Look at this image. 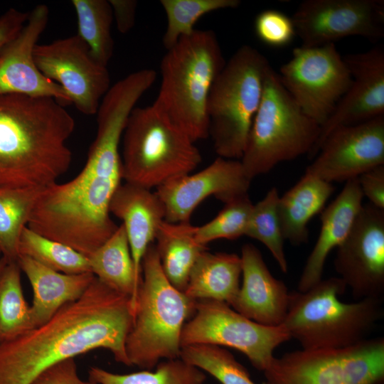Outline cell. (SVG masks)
<instances>
[{
  "label": "cell",
  "instance_id": "cell-1",
  "mask_svg": "<svg viewBox=\"0 0 384 384\" xmlns=\"http://www.w3.org/2000/svg\"><path fill=\"white\" fill-rule=\"evenodd\" d=\"M134 108L127 97L109 94L97 112V134L81 171L72 180L46 187L27 227L87 257L117 229L110 204L122 179L119 146Z\"/></svg>",
  "mask_w": 384,
  "mask_h": 384
},
{
  "label": "cell",
  "instance_id": "cell-2",
  "mask_svg": "<svg viewBox=\"0 0 384 384\" xmlns=\"http://www.w3.org/2000/svg\"><path fill=\"white\" fill-rule=\"evenodd\" d=\"M133 319L131 298L95 277L48 321L0 343V384H33L50 367L97 348L130 366L125 344Z\"/></svg>",
  "mask_w": 384,
  "mask_h": 384
},
{
  "label": "cell",
  "instance_id": "cell-3",
  "mask_svg": "<svg viewBox=\"0 0 384 384\" xmlns=\"http://www.w3.org/2000/svg\"><path fill=\"white\" fill-rule=\"evenodd\" d=\"M75 121L51 97L0 95V189L46 188L69 169Z\"/></svg>",
  "mask_w": 384,
  "mask_h": 384
},
{
  "label": "cell",
  "instance_id": "cell-4",
  "mask_svg": "<svg viewBox=\"0 0 384 384\" xmlns=\"http://www.w3.org/2000/svg\"><path fill=\"white\" fill-rule=\"evenodd\" d=\"M225 64L216 34L209 29L181 37L161 60L160 89L151 105L193 142L209 136L208 97Z\"/></svg>",
  "mask_w": 384,
  "mask_h": 384
},
{
  "label": "cell",
  "instance_id": "cell-5",
  "mask_svg": "<svg viewBox=\"0 0 384 384\" xmlns=\"http://www.w3.org/2000/svg\"><path fill=\"white\" fill-rule=\"evenodd\" d=\"M346 285L340 277L321 279L306 292H289L282 324L302 350L339 349L366 339L383 315L382 299L344 303Z\"/></svg>",
  "mask_w": 384,
  "mask_h": 384
},
{
  "label": "cell",
  "instance_id": "cell-6",
  "mask_svg": "<svg viewBox=\"0 0 384 384\" xmlns=\"http://www.w3.org/2000/svg\"><path fill=\"white\" fill-rule=\"evenodd\" d=\"M196 304L170 283L155 245H150L142 259V282L126 339L130 365L151 370L163 358H179L181 331Z\"/></svg>",
  "mask_w": 384,
  "mask_h": 384
},
{
  "label": "cell",
  "instance_id": "cell-7",
  "mask_svg": "<svg viewBox=\"0 0 384 384\" xmlns=\"http://www.w3.org/2000/svg\"><path fill=\"white\" fill-rule=\"evenodd\" d=\"M271 67L256 48L240 47L214 80L207 100L209 136L219 157L240 159Z\"/></svg>",
  "mask_w": 384,
  "mask_h": 384
},
{
  "label": "cell",
  "instance_id": "cell-8",
  "mask_svg": "<svg viewBox=\"0 0 384 384\" xmlns=\"http://www.w3.org/2000/svg\"><path fill=\"white\" fill-rule=\"evenodd\" d=\"M320 133L321 126L302 111L270 67L240 160L246 175L252 180L279 163L309 154Z\"/></svg>",
  "mask_w": 384,
  "mask_h": 384
},
{
  "label": "cell",
  "instance_id": "cell-9",
  "mask_svg": "<svg viewBox=\"0 0 384 384\" xmlns=\"http://www.w3.org/2000/svg\"><path fill=\"white\" fill-rule=\"evenodd\" d=\"M122 139V179L146 188L188 174L201 161L191 138L152 105L132 110Z\"/></svg>",
  "mask_w": 384,
  "mask_h": 384
},
{
  "label": "cell",
  "instance_id": "cell-10",
  "mask_svg": "<svg viewBox=\"0 0 384 384\" xmlns=\"http://www.w3.org/2000/svg\"><path fill=\"white\" fill-rule=\"evenodd\" d=\"M265 384H384V338L339 349L297 350L274 357Z\"/></svg>",
  "mask_w": 384,
  "mask_h": 384
},
{
  "label": "cell",
  "instance_id": "cell-11",
  "mask_svg": "<svg viewBox=\"0 0 384 384\" xmlns=\"http://www.w3.org/2000/svg\"><path fill=\"white\" fill-rule=\"evenodd\" d=\"M290 338L282 325H262L225 302L202 299L196 301L192 318L183 327L181 346L203 344L235 348L264 372L274 358V350Z\"/></svg>",
  "mask_w": 384,
  "mask_h": 384
},
{
  "label": "cell",
  "instance_id": "cell-12",
  "mask_svg": "<svg viewBox=\"0 0 384 384\" xmlns=\"http://www.w3.org/2000/svg\"><path fill=\"white\" fill-rule=\"evenodd\" d=\"M278 74L302 111L321 127L351 85L352 78L335 43L294 48Z\"/></svg>",
  "mask_w": 384,
  "mask_h": 384
},
{
  "label": "cell",
  "instance_id": "cell-13",
  "mask_svg": "<svg viewBox=\"0 0 384 384\" xmlns=\"http://www.w3.org/2000/svg\"><path fill=\"white\" fill-rule=\"evenodd\" d=\"M33 57L41 73L63 89L80 112L97 114L111 87L110 77L107 66L92 56L77 34L48 43H38Z\"/></svg>",
  "mask_w": 384,
  "mask_h": 384
},
{
  "label": "cell",
  "instance_id": "cell-14",
  "mask_svg": "<svg viewBox=\"0 0 384 384\" xmlns=\"http://www.w3.org/2000/svg\"><path fill=\"white\" fill-rule=\"evenodd\" d=\"M292 18L304 47L352 36L373 42L384 37L383 0H305Z\"/></svg>",
  "mask_w": 384,
  "mask_h": 384
},
{
  "label": "cell",
  "instance_id": "cell-15",
  "mask_svg": "<svg viewBox=\"0 0 384 384\" xmlns=\"http://www.w3.org/2000/svg\"><path fill=\"white\" fill-rule=\"evenodd\" d=\"M334 266L357 300L384 294V210L363 205L346 239L337 247Z\"/></svg>",
  "mask_w": 384,
  "mask_h": 384
},
{
  "label": "cell",
  "instance_id": "cell-16",
  "mask_svg": "<svg viewBox=\"0 0 384 384\" xmlns=\"http://www.w3.org/2000/svg\"><path fill=\"white\" fill-rule=\"evenodd\" d=\"M384 165V115L331 131L305 172L331 183Z\"/></svg>",
  "mask_w": 384,
  "mask_h": 384
},
{
  "label": "cell",
  "instance_id": "cell-17",
  "mask_svg": "<svg viewBox=\"0 0 384 384\" xmlns=\"http://www.w3.org/2000/svg\"><path fill=\"white\" fill-rule=\"evenodd\" d=\"M251 179L240 160L222 157L194 174L173 178L156 188V194L165 209L164 220L189 223L196 208L206 198L214 196L226 203L247 194Z\"/></svg>",
  "mask_w": 384,
  "mask_h": 384
},
{
  "label": "cell",
  "instance_id": "cell-18",
  "mask_svg": "<svg viewBox=\"0 0 384 384\" xmlns=\"http://www.w3.org/2000/svg\"><path fill=\"white\" fill-rule=\"evenodd\" d=\"M352 81L332 114L321 127L318 140L309 153L314 159L328 134L341 126L360 124L384 115V47L343 56Z\"/></svg>",
  "mask_w": 384,
  "mask_h": 384
},
{
  "label": "cell",
  "instance_id": "cell-19",
  "mask_svg": "<svg viewBox=\"0 0 384 384\" xmlns=\"http://www.w3.org/2000/svg\"><path fill=\"white\" fill-rule=\"evenodd\" d=\"M48 18V7L36 6L24 26L0 54V95L51 97L65 107L71 105L63 89L44 76L34 60V48Z\"/></svg>",
  "mask_w": 384,
  "mask_h": 384
},
{
  "label": "cell",
  "instance_id": "cell-20",
  "mask_svg": "<svg viewBox=\"0 0 384 384\" xmlns=\"http://www.w3.org/2000/svg\"><path fill=\"white\" fill-rule=\"evenodd\" d=\"M242 283L230 305L245 317L262 325L281 326L287 315L289 292L273 277L260 250L252 244L241 249Z\"/></svg>",
  "mask_w": 384,
  "mask_h": 384
},
{
  "label": "cell",
  "instance_id": "cell-21",
  "mask_svg": "<svg viewBox=\"0 0 384 384\" xmlns=\"http://www.w3.org/2000/svg\"><path fill=\"white\" fill-rule=\"evenodd\" d=\"M110 213L122 220L137 277L142 282V262L164 220L165 209L151 189L125 182L114 193Z\"/></svg>",
  "mask_w": 384,
  "mask_h": 384
},
{
  "label": "cell",
  "instance_id": "cell-22",
  "mask_svg": "<svg viewBox=\"0 0 384 384\" xmlns=\"http://www.w3.org/2000/svg\"><path fill=\"white\" fill-rule=\"evenodd\" d=\"M363 195L358 178L346 181L337 197L322 211L317 240L300 276L297 291L304 292L322 279L329 254L346 239L363 206Z\"/></svg>",
  "mask_w": 384,
  "mask_h": 384
},
{
  "label": "cell",
  "instance_id": "cell-23",
  "mask_svg": "<svg viewBox=\"0 0 384 384\" xmlns=\"http://www.w3.org/2000/svg\"><path fill=\"white\" fill-rule=\"evenodd\" d=\"M17 262L33 289V328L46 323L63 306L80 298L95 278L92 272L61 273L24 255H19Z\"/></svg>",
  "mask_w": 384,
  "mask_h": 384
},
{
  "label": "cell",
  "instance_id": "cell-24",
  "mask_svg": "<svg viewBox=\"0 0 384 384\" xmlns=\"http://www.w3.org/2000/svg\"><path fill=\"white\" fill-rule=\"evenodd\" d=\"M334 190L332 184L305 172L282 196L277 213L284 240L293 245L308 242L309 220L320 213Z\"/></svg>",
  "mask_w": 384,
  "mask_h": 384
},
{
  "label": "cell",
  "instance_id": "cell-25",
  "mask_svg": "<svg viewBox=\"0 0 384 384\" xmlns=\"http://www.w3.org/2000/svg\"><path fill=\"white\" fill-rule=\"evenodd\" d=\"M240 256L203 251L194 263L183 293L193 300L210 299L232 304L240 289Z\"/></svg>",
  "mask_w": 384,
  "mask_h": 384
},
{
  "label": "cell",
  "instance_id": "cell-26",
  "mask_svg": "<svg viewBox=\"0 0 384 384\" xmlns=\"http://www.w3.org/2000/svg\"><path fill=\"white\" fill-rule=\"evenodd\" d=\"M91 272L114 291L129 297L134 312L141 281L137 277L123 225L89 257Z\"/></svg>",
  "mask_w": 384,
  "mask_h": 384
},
{
  "label": "cell",
  "instance_id": "cell-27",
  "mask_svg": "<svg viewBox=\"0 0 384 384\" xmlns=\"http://www.w3.org/2000/svg\"><path fill=\"white\" fill-rule=\"evenodd\" d=\"M195 227L189 223H172L164 220L155 240L162 270L170 283L184 292L191 270L198 256L207 250L198 242Z\"/></svg>",
  "mask_w": 384,
  "mask_h": 384
},
{
  "label": "cell",
  "instance_id": "cell-28",
  "mask_svg": "<svg viewBox=\"0 0 384 384\" xmlns=\"http://www.w3.org/2000/svg\"><path fill=\"white\" fill-rule=\"evenodd\" d=\"M45 188L0 189V251L7 262L18 257V242Z\"/></svg>",
  "mask_w": 384,
  "mask_h": 384
},
{
  "label": "cell",
  "instance_id": "cell-29",
  "mask_svg": "<svg viewBox=\"0 0 384 384\" xmlns=\"http://www.w3.org/2000/svg\"><path fill=\"white\" fill-rule=\"evenodd\" d=\"M77 16V35L88 47L92 56L107 66L114 50L111 33L113 11L107 0H72Z\"/></svg>",
  "mask_w": 384,
  "mask_h": 384
},
{
  "label": "cell",
  "instance_id": "cell-30",
  "mask_svg": "<svg viewBox=\"0 0 384 384\" xmlns=\"http://www.w3.org/2000/svg\"><path fill=\"white\" fill-rule=\"evenodd\" d=\"M17 261L7 262L0 272V343L33 329L31 306L24 298Z\"/></svg>",
  "mask_w": 384,
  "mask_h": 384
},
{
  "label": "cell",
  "instance_id": "cell-31",
  "mask_svg": "<svg viewBox=\"0 0 384 384\" xmlns=\"http://www.w3.org/2000/svg\"><path fill=\"white\" fill-rule=\"evenodd\" d=\"M156 367L154 370L118 374L92 366L88 374L97 384H203L206 378L203 370L180 358L165 360Z\"/></svg>",
  "mask_w": 384,
  "mask_h": 384
},
{
  "label": "cell",
  "instance_id": "cell-32",
  "mask_svg": "<svg viewBox=\"0 0 384 384\" xmlns=\"http://www.w3.org/2000/svg\"><path fill=\"white\" fill-rule=\"evenodd\" d=\"M24 255L55 271L69 274L91 272L87 256L60 242L46 238L27 226L18 242V256Z\"/></svg>",
  "mask_w": 384,
  "mask_h": 384
},
{
  "label": "cell",
  "instance_id": "cell-33",
  "mask_svg": "<svg viewBox=\"0 0 384 384\" xmlns=\"http://www.w3.org/2000/svg\"><path fill=\"white\" fill-rule=\"evenodd\" d=\"M165 11L167 25L162 43L168 50L181 37L191 35L196 23L208 13L235 9L240 6L239 0H161Z\"/></svg>",
  "mask_w": 384,
  "mask_h": 384
},
{
  "label": "cell",
  "instance_id": "cell-34",
  "mask_svg": "<svg viewBox=\"0 0 384 384\" xmlns=\"http://www.w3.org/2000/svg\"><path fill=\"white\" fill-rule=\"evenodd\" d=\"M279 198L277 189L272 188L265 196L253 204L245 235L262 242L270 250L282 272L288 265L284 250V238L277 213Z\"/></svg>",
  "mask_w": 384,
  "mask_h": 384
},
{
  "label": "cell",
  "instance_id": "cell-35",
  "mask_svg": "<svg viewBox=\"0 0 384 384\" xmlns=\"http://www.w3.org/2000/svg\"><path fill=\"white\" fill-rule=\"evenodd\" d=\"M179 358L209 373L221 384H255L246 368L220 346L203 344L184 346Z\"/></svg>",
  "mask_w": 384,
  "mask_h": 384
},
{
  "label": "cell",
  "instance_id": "cell-36",
  "mask_svg": "<svg viewBox=\"0 0 384 384\" xmlns=\"http://www.w3.org/2000/svg\"><path fill=\"white\" fill-rule=\"evenodd\" d=\"M252 206L248 194L225 203L223 208L213 220L195 227L196 240L206 246L215 240H233L245 235Z\"/></svg>",
  "mask_w": 384,
  "mask_h": 384
},
{
  "label": "cell",
  "instance_id": "cell-37",
  "mask_svg": "<svg viewBox=\"0 0 384 384\" xmlns=\"http://www.w3.org/2000/svg\"><path fill=\"white\" fill-rule=\"evenodd\" d=\"M257 38L267 46L281 48L292 43L296 35L292 18L274 9L258 14L254 23Z\"/></svg>",
  "mask_w": 384,
  "mask_h": 384
},
{
  "label": "cell",
  "instance_id": "cell-38",
  "mask_svg": "<svg viewBox=\"0 0 384 384\" xmlns=\"http://www.w3.org/2000/svg\"><path fill=\"white\" fill-rule=\"evenodd\" d=\"M33 384H97L82 380L78 373L75 358L61 361L43 372Z\"/></svg>",
  "mask_w": 384,
  "mask_h": 384
},
{
  "label": "cell",
  "instance_id": "cell-39",
  "mask_svg": "<svg viewBox=\"0 0 384 384\" xmlns=\"http://www.w3.org/2000/svg\"><path fill=\"white\" fill-rule=\"evenodd\" d=\"M358 180L363 197L375 207L384 210V165L362 174Z\"/></svg>",
  "mask_w": 384,
  "mask_h": 384
},
{
  "label": "cell",
  "instance_id": "cell-40",
  "mask_svg": "<svg viewBox=\"0 0 384 384\" xmlns=\"http://www.w3.org/2000/svg\"><path fill=\"white\" fill-rule=\"evenodd\" d=\"M28 16L29 12L14 8L9 9L0 16V54L24 26Z\"/></svg>",
  "mask_w": 384,
  "mask_h": 384
},
{
  "label": "cell",
  "instance_id": "cell-41",
  "mask_svg": "<svg viewBox=\"0 0 384 384\" xmlns=\"http://www.w3.org/2000/svg\"><path fill=\"white\" fill-rule=\"evenodd\" d=\"M117 28L121 33H127L135 23L137 1L134 0H110Z\"/></svg>",
  "mask_w": 384,
  "mask_h": 384
},
{
  "label": "cell",
  "instance_id": "cell-42",
  "mask_svg": "<svg viewBox=\"0 0 384 384\" xmlns=\"http://www.w3.org/2000/svg\"><path fill=\"white\" fill-rule=\"evenodd\" d=\"M6 262V259L2 256L0 251V272Z\"/></svg>",
  "mask_w": 384,
  "mask_h": 384
}]
</instances>
